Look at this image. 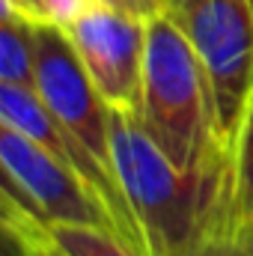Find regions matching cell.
Wrapping results in <instances>:
<instances>
[{"label": "cell", "instance_id": "277c9868", "mask_svg": "<svg viewBox=\"0 0 253 256\" xmlns=\"http://www.w3.org/2000/svg\"><path fill=\"white\" fill-rule=\"evenodd\" d=\"M0 170H3V196L27 208L45 226L90 224L116 232L108 202L84 176L60 164L51 152H45L36 140H30L18 128L3 122H0Z\"/></svg>", "mask_w": 253, "mask_h": 256}, {"label": "cell", "instance_id": "7a4b0ae2", "mask_svg": "<svg viewBox=\"0 0 253 256\" xmlns=\"http://www.w3.org/2000/svg\"><path fill=\"white\" fill-rule=\"evenodd\" d=\"M137 116L164 155L182 170H208L232 161L208 72L170 12L149 18Z\"/></svg>", "mask_w": 253, "mask_h": 256}, {"label": "cell", "instance_id": "9a60e30c", "mask_svg": "<svg viewBox=\"0 0 253 256\" xmlns=\"http://www.w3.org/2000/svg\"><path fill=\"white\" fill-rule=\"evenodd\" d=\"M170 3H173V0H167V9H170Z\"/></svg>", "mask_w": 253, "mask_h": 256}, {"label": "cell", "instance_id": "8fae6325", "mask_svg": "<svg viewBox=\"0 0 253 256\" xmlns=\"http://www.w3.org/2000/svg\"><path fill=\"white\" fill-rule=\"evenodd\" d=\"M190 256H253V220L232 202Z\"/></svg>", "mask_w": 253, "mask_h": 256}, {"label": "cell", "instance_id": "5b68a950", "mask_svg": "<svg viewBox=\"0 0 253 256\" xmlns=\"http://www.w3.org/2000/svg\"><path fill=\"white\" fill-rule=\"evenodd\" d=\"M36 92L48 104V110L68 131L80 137V143L114 170L110 155V114L114 108L104 102L90 72L84 68L66 27L54 21L36 24Z\"/></svg>", "mask_w": 253, "mask_h": 256}, {"label": "cell", "instance_id": "4fadbf2b", "mask_svg": "<svg viewBox=\"0 0 253 256\" xmlns=\"http://www.w3.org/2000/svg\"><path fill=\"white\" fill-rule=\"evenodd\" d=\"M90 3H92V0H42L48 21H54V24H60V27H68Z\"/></svg>", "mask_w": 253, "mask_h": 256}, {"label": "cell", "instance_id": "ba28073f", "mask_svg": "<svg viewBox=\"0 0 253 256\" xmlns=\"http://www.w3.org/2000/svg\"><path fill=\"white\" fill-rule=\"evenodd\" d=\"M0 84L36 90V21L6 9L0 18Z\"/></svg>", "mask_w": 253, "mask_h": 256}, {"label": "cell", "instance_id": "9c48e42d", "mask_svg": "<svg viewBox=\"0 0 253 256\" xmlns=\"http://www.w3.org/2000/svg\"><path fill=\"white\" fill-rule=\"evenodd\" d=\"M54 248L63 256H140L108 226L90 224H54L48 226Z\"/></svg>", "mask_w": 253, "mask_h": 256}, {"label": "cell", "instance_id": "7c38bea8", "mask_svg": "<svg viewBox=\"0 0 253 256\" xmlns=\"http://www.w3.org/2000/svg\"><path fill=\"white\" fill-rule=\"evenodd\" d=\"M232 164H236V202L253 220V96L232 146Z\"/></svg>", "mask_w": 253, "mask_h": 256}, {"label": "cell", "instance_id": "30bf717a", "mask_svg": "<svg viewBox=\"0 0 253 256\" xmlns=\"http://www.w3.org/2000/svg\"><path fill=\"white\" fill-rule=\"evenodd\" d=\"M3 238H6L3 256H63L54 248L48 226L6 196H3Z\"/></svg>", "mask_w": 253, "mask_h": 256}, {"label": "cell", "instance_id": "6da1fadb", "mask_svg": "<svg viewBox=\"0 0 253 256\" xmlns=\"http://www.w3.org/2000/svg\"><path fill=\"white\" fill-rule=\"evenodd\" d=\"M114 173L143 242V256H190L236 202V164L182 170L143 128L137 110L110 114Z\"/></svg>", "mask_w": 253, "mask_h": 256}, {"label": "cell", "instance_id": "3957f363", "mask_svg": "<svg viewBox=\"0 0 253 256\" xmlns=\"http://www.w3.org/2000/svg\"><path fill=\"white\" fill-rule=\"evenodd\" d=\"M167 12L208 72L220 131L232 149L253 96V0H173Z\"/></svg>", "mask_w": 253, "mask_h": 256}, {"label": "cell", "instance_id": "52a82bcc", "mask_svg": "<svg viewBox=\"0 0 253 256\" xmlns=\"http://www.w3.org/2000/svg\"><path fill=\"white\" fill-rule=\"evenodd\" d=\"M0 122L3 126L18 128L21 134H27L30 140H36L45 152H51L60 164L72 167L78 176H84L98 196L108 202L110 214H114V226L120 232V238L128 242L137 254L143 256V242H140V232L134 226V218L126 206V196L120 188V179L110 167H104L74 131L68 128L48 110V104L39 98L36 90H27V86H9V84H0Z\"/></svg>", "mask_w": 253, "mask_h": 256}, {"label": "cell", "instance_id": "8992f818", "mask_svg": "<svg viewBox=\"0 0 253 256\" xmlns=\"http://www.w3.org/2000/svg\"><path fill=\"white\" fill-rule=\"evenodd\" d=\"M66 33L104 102L140 110L149 21L92 0Z\"/></svg>", "mask_w": 253, "mask_h": 256}, {"label": "cell", "instance_id": "5bb4252c", "mask_svg": "<svg viewBox=\"0 0 253 256\" xmlns=\"http://www.w3.org/2000/svg\"><path fill=\"white\" fill-rule=\"evenodd\" d=\"M96 3L114 6V9L128 12V15H134V18H143V21H149V18H155V15H161V12H167V0H96Z\"/></svg>", "mask_w": 253, "mask_h": 256}]
</instances>
